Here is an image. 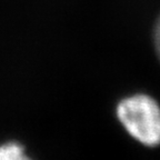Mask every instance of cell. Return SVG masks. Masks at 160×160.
<instances>
[{
    "label": "cell",
    "mask_w": 160,
    "mask_h": 160,
    "mask_svg": "<svg viewBox=\"0 0 160 160\" xmlns=\"http://www.w3.org/2000/svg\"><path fill=\"white\" fill-rule=\"evenodd\" d=\"M117 117L127 132L140 143L153 147L160 143V107L146 95H133L121 100Z\"/></svg>",
    "instance_id": "cell-1"
},
{
    "label": "cell",
    "mask_w": 160,
    "mask_h": 160,
    "mask_svg": "<svg viewBox=\"0 0 160 160\" xmlns=\"http://www.w3.org/2000/svg\"><path fill=\"white\" fill-rule=\"evenodd\" d=\"M155 46L158 56L160 58V17L158 19L157 23H156V28H155Z\"/></svg>",
    "instance_id": "cell-3"
},
{
    "label": "cell",
    "mask_w": 160,
    "mask_h": 160,
    "mask_svg": "<svg viewBox=\"0 0 160 160\" xmlns=\"http://www.w3.org/2000/svg\"><path fill=\"white\" fill-rule=\"evenodd\" d=\"M25 148L18 142H6L0 145V160L27 159Z\"/></svg>",
    "instance_id": "cell-2"
}]
</instances>
